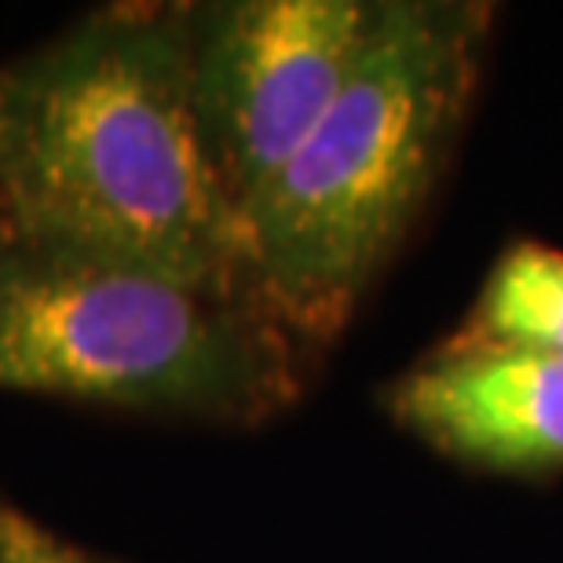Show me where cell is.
Listing matches in <instances>:
<instances>
[{"label": "cell", "instance_id": "277c9868", "mask_svg": "<svg viewBox=\"0 0 563 563\" xmlns=\"http://www.w3.org/2000/svg\"><path fill=\"white\" fill-rule=\"evenodd\" d=\"M380 8L385 0L187 4L190 107L234 217L272 184L341 96Z\"/></svg>", "mask_w": 563, "mask_h": 563}, {"label": "cell", "instance_id": "5b68a950", "mask_svg": "<svg viewBox=\"0 0 563 563\" xmlns=\"http://www.w3.org/2000/svg\"><path fill=\"white\" fill-rule=\"evenodd\" d=\"M385 407L402 432L468 468L563 472V358L454 333L388 388Z\"/></svg>", "mask_w": 563, "mask_h": 563}, {"label": "cell", "instance_id": "7a4b0ae2", "mask_svg": "<svg viewBox=\"0 0 563 563\" xmlns=\"http://www.w3.org/2000/svg\"><path fill=\"white\" fill-rule=\"evenodd\" d=\"M490 26L494 4L479 0H385L341 96L242 209V292L303 352L344 333L421 217Z\"/></svg>", "mask_w": 563, "mask_h": 563}, {"label": "cell", "instance_id": "8992f818", "mask_svg": "<svg viewBox=\"0 0 563 563\" xmlns=\"http://www.w3.org/2000/svg\"><path fill=\"white\" fill-rule=\"evenodd\" d=\"M457 336L563 358V250L534 239L509 245Z\"/></svg>", "mask_w": 563, "mask_h": 563}, {"label": "cell", "instance_id": "3957f363", "mask_svg": "<svg viewBox=\"0 0 563 563\" xmlns=\"http://www.w3.org/2000/svg\"><path fill=\"white\" fill-rule=\"evenodd\" d=\"M303 347L239 292L11 242L0 391L250 428L303 391Z\"/></svg>", "mask_w": 563, "mask_h": 563}, {"label": "cell", "instance_id": "6da1fadb", "mask_svg": "<svg viewBox=\"0 0 563 563\" xmlns=\"http://www.w3.org/2000/svg\"><path fill=\"white\" fill-rule=\"evenodd\" d=\"M0 212L30 250L245 297L190 107L187 4L88 11L0 66Z\"/></svg>", "mask_w": 563, "mask_h": 563}, {"label": "cell", "instance_id": "52a82bcc", "mask_svg": "<svg viewBox=\"0 0 563 563\" xmlns=\"http://www.w3.org/2000/svg\"><path fill=\"white\" fill-rule=\"evenodd\" d=\"M0 563H107L0 501Z\"/></svg>", "mask_w": 563, "mask_h": 563}, {"label": "cell", "instance_id": "ba28073f", "mask_svg": "<svg viewBox=\"0 0 563 563\" xmlns=\"http://www.w3.org/2000/svg\"><path fill=\"white\" fill-rule=\"evenodd\" d=\"M8 245V223H4V212H0V253H4Z\"/></svg>", "mask_w": 563, "mask_h": 563}]
</instances>
